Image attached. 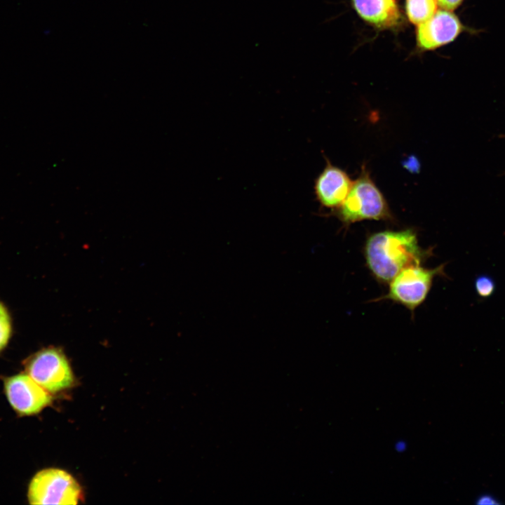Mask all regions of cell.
Segmentation results:
<instances>
[{"label": "cell", "mask_w": 505, "mask_h": 505, "mask_svg": "<svg viewBox=\"0 0 505 505\" xmlns=\"http://www.w3.org/2000/svg\"><path fill=\"white\" fill-rule=\"evenodd\" d=\"M427 254L419 246L416 231L410 228L375 232L364 246L366 266L382 283H389L405 268L420 264Z\"/></svg>", "instance_id": "obj_1"}, {"label": "cell", "mask_w": 505, "mask_h": 505, "mask_svg": "<svg viewBox=\"0 0 505 505\" xmlns=\"http://www.w3.org/2000/svg\"><path fill=\"white\" fill-rule=\"evenodd\" d=\"M334 213L346 226L367 220H393L386 198L364 166L346 199Z\"/></svg>", "instance_id": "obj_2"}, {"label": "cell", "mask_w": 505, "mask_h": 505, "mask_svg": "<svg viewBox=\"0 0 505 505\" xmlns=\"http://www.w3.org/2000/svg\"><path fill=\"white\" fill-rule=\"evenodd\" d=\"M81 494V488L72 475L60 469L49 468L32 478L27 497L30 504L76 505Z\"/></svg>", "instance_id": "obj_3"}, {"label": "cell", "mask_w": 505, "mask_h": 505, "mask_svg": "<svg viewBox=\"0 0 505 505\" xmlns=\"http://www.w3.org/2000/svg\"><path fill=\"white\" fill-rule=\"evenodd\" d=\"M445 264L428 269L420 264L412 265L400 271L389 283L385 299L400 304L413 311L426 299L433 279L445 276Z\"/></svg>", "instance_id": "obj_4"}, {"label": "cell", "mask_w": 505, "mask_h": 505, "mask_svg": "<svg viewBox=\"0 0 505 505\" xmlns=\"http://www.w3.org/2000/svg\"><path fill=\"white\" fill-rule=\"evenodd\" d=\"M26 373L48 392L55 393L70 387L74 375L62 351L50 346L36 352L25 362Z\"/></svg>", "instance_id": "obj_5"}, {"label": "cell", "mask_w": 505, "mask_h": 505, "mask_svg": "<svg viewBox=\"0 0 505 505\" xmlns=\"http://www.w3.org/2000/svg\"><path fill=\"white\" fill-rule=\"evenodd\" d=\"M4 389L11 407L21 416L37 414L52 400L48 392L27 373L6 378Z\"/></svg>", "instance_id": "obj_6"}, {"label": "cell", "mask_w": 505, "mask_h": 505, "mask_svg": "<svg viewBox=\"0 0 505 505\" xmlns=\"http://www.w3.org/2000/svg\"><path fill=\"white\" fill-rule=\"evenodd\" d=\"M465 31L478 32L466 27L452 11L440 10L417 25V41L421 48L433 50L453 41Z\"/></svg>", "instance_id": "obj_7"}, {"label": "cell", "mask_w": 505, "mask_h": 505, "mask_svg": "<svg viewBox=\"0 0 505 505\" xmlns=\"http://www.w3.org/2000/svg\"><path fill=\"white\" fill-rule=\"evenodd\" d=\"M353 184L347 173L328 160L314 180L316 200L322 207L336 210L346 199Z\"/></svg>", "instance_id": "obj_8"}, {"label": "cell", "mask_w": 505, "mask_h": 505, "mask_svg": "<svg viewBox=\"0 0 505 505\" xmlns=\"http://www.w3.org/2000/svg\"><path fill=\"white\" fill-rule=\"evenodd\" d=\"M353 3L361 18L377 27H391L399 22L396 0H353Z\"/></svg>", "instance_id": "obj_9"}, {"label": "cell", "mask_w": 505, "mask_h": 505, "mask_svg": "<svg viewBox=\"0 0 505 505\" xmlns=\"http://www.w3.org/2000/svg\"><path fill=\"white\" fill-rule=\"evenodd\" d=\"M409 20L417 25L430 19L438 11L436 0H406Z\"/></svg>", "instance_id": "obj_10"}, {"label": "cell", "mask_w": 505, "mask_h": 505, "mask_svg": "<svg viewBox=\"0 0 505 505\" xmlns=\"http://www.w3.org/2000/svg\"><path fill=\"white\" fill-rule=\"evenodd\" d=\"M474 288L478 297L486 299L494 294L496 284L490 276L480 274L476 276L475 279Z\"/></svg>", "instance_id": "obj_11"}, {"label": "cell", "mask_w": 505, "mask_h": 505, "mask_svg": "<svg viewBox=\"0 0 505 505\" xmlns=\"http://www.w3.org/2000/svg\"><path fill=\"white\" fill-rule=\"evenodd\" d=\"M11 332L12 324L9 313L0 302V351L7 345Z\"/></svg>", "instance_id": "obj_12"}, {"label": "cell", "mask_w": 505, "mask_h": 505, "mask_svg": "<svg viewBox=\"0 0 505 505\" xmlns=\"http://www.w3.org/2000/svg\"><path fill=\"white\" fill-rule=\"evenodd\" d=\"M476 504L478 505H498L500 504L498 499L490 494H482L476 499Z\"/></svg>", "instance_id": "obj_13"}, {"label": "cell", "mask_w": 505, "mask_h": 505, "mask_svg": "<svg viewBox=\"0 0 505 505\" xmlns=\"http://www.w3.org/2000/svg\"><path fill=\"white\" fill-rule=\"evenodd\" d=\"M464 0H436L438 5L442 8L449 11L457 9Z\"/></svg>", "instance_id": "obj_14"}, {"label": "cell", "mask_w": 505, "mask_h": 505, "mask_svg": "<svg viewBox=\"0 0 505 505\" xmlns=\"http://www.w3.org/2000/svg\"><path fill=\"white\" fill-rule=\"evenodd\" d=\"M407 447L406 443L403 440H399L396 443L394 448L398 452H402L405 450Z\"/></svg>", "instance_id": "obj_15"}]
</instances>
